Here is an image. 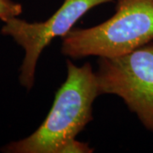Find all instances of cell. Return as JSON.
Instances as JSON below:
<instances>
[{"instance_id": "6da1fadb", "label": "cell", "mask_w": 153, "mask_h": 153, "mask_svg": "<svg viewBox=\"0 0 153 153\" xmlns=\"http://www.w3.org/2000/svg\"><path fill=\"white\" fill-rule=\"evenodd\" d=\"M67 76L55 94L45 120L32 134L9 143L1 149L6 153H89L93 148L76 136L93 120L94 100L100 95L92 66L66 61Z\"/></svg>"}, {"instance_id": "7a4b0ae2", "label": "cell", "mask_w": 153, "mask_h": 153, "mask_svg": "<svg viewBox=\"0 0 153 153\" xmlns=\"http://www.w3.org/2000/svg\"><path fill=\"white\" fill-rule=\"evenodd\" d=\"M62 41L61 52L73 59L126 55L153 41V0H117L110 19L93 27L72 28Z\"/></svg>"}, {"instance_id": "3957f363", "label": "cell", "mask_w": 153, "mask_h": 153, "mask_svg": "<svg viewBox=\"0 0 153 153\" xmlns=\"http://www.w3.org/2000/svg\"><path fill=\"white\" fill-rule=\"evenodd\" d=\"M100 94H116L153 133V41L117 57H100Z\"/></svg>"}, {"instance_id": "277c9868", "label": "cell", "mask_w": 153, "mask_h": 153, "mask_svg": "<svg viewBox=\"0 0 153 153\" xmlns=\"http://www.w3.org/2000/svg\"><path fill=\"white\" fill-rule=\"evenodd\" d=\"M112 1L64 0L60 9L45 22H28L15 17L4 22L1 33L11 37L25 51L19 75L22 86L27 91L33 88L38 58L54 38L65 37L76 22L94 7Z\"/></svg>"}, {"instance_id": "5b68a950", "label": "cell", "mask_w": 153, "mask_h": 153, "mask_svg": "<svg viewBox=\"0 0 153 153\" xmlns=\"http://www.w3.org/2000/svg\"><path fill=\"white\" fill-rule=\"evenodd\" d=\"M22 13V5L13 0H0V20L4 22L18 17Z\"/></svg>"}]
</instances>
